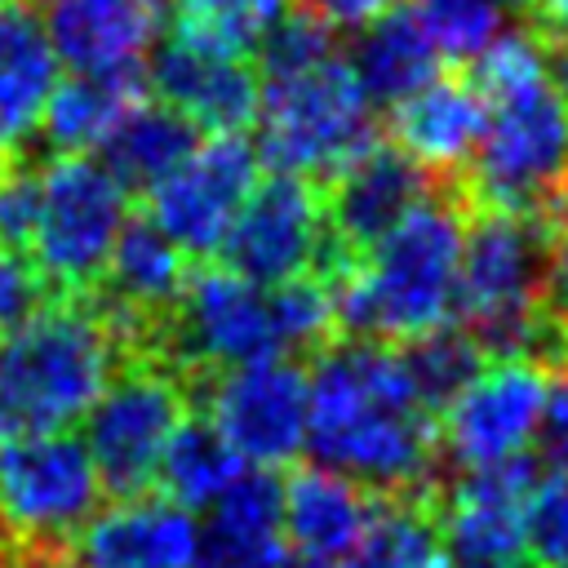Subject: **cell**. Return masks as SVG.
<instances>
[{"instance_id":"6da1fadb","label":"cell","mask_w":568,"mask_h":568,"mask_svg":"<svg viewBox=\"0 0 568 568\" xmlns=\"http://www.w3.org/2000/svg\"><path fill=\"white\" fill-rule=\"evenodd\" d=\"M306 448L315 466L373 497H435L439 422L417 408L399 346L333 337L306 373Z\"/></svg>"},{"instance_id":"7a4b0ae2","label":"cell","mask_w":568,"mask_h":568,"mask_svg":"<svg viewBox=\"0 0 568 568\" xmlns=\"http://www.w3.org/2000/svg\"><path fill=\"white\" fill-rule=\"evenodd\" d=\"M466 200L457 178L435 182L373 248L333 262L320 280L333 297L337 337L408 342L453 315Z\"/></svg>"},{"instance_id":"3957f363","label":"cell","mask_w":568,"mask_h":568,"mask_svg":"<svg viewBox=\"0 0 568 568\" xmlns=\"http://www.w3.org/2000/svg\"><path fill=\"white\" fill-rule=\"evenodd\" d=\"M479 98L484 129L457 178L466 213L501 209L541 217L559 231V200L568 186V106L555 75Z\"/></svg>"},{"instance_id":"277c9868","label":"cell","mask_w":568,"mask_h":568,"mask_svg":"<svg viewBox=\"0 0 568 568\" xmlns=\"http://www.w3.org/2000/svg\"><path fill=\"white\" fill-rule=\"evenodd\" d=\"M257 155L262 164L297 178H333L359 151L377 142L373 102L359 89L346 58H328L311 71L266 80L257 102Z\"/></svg>"},{"instance_id":"5b68a950","label":"cell","mask_w":568,"mask_h":568,"mask_svg":"<svg viewBox=\"0 0 568 568\" xmlns=\"http://www.w3.org/2000/svg\"><path fill=\"white\" fill-rule=\"evenodd\" d=\"M102 479L71 430L0 444V532L13 555H67L102 510Z\"/></svg>"},{"instance_id":"8992f818","label":"cell","mask_w":568,"mask_h":568,"mask_svg":"<svg viewBox=\"0 0 568 568\" xmlns=\"http://www.w3.org/2000/svg\"><path fill=\"white\" fill-rule=\"evenodd\" d=\"M129 217V195L120 182L89 160L53 155L40 169V222L31 240V266L53 297H80L102 280L111 244Z\"/></svg>"},{"instance_id":"52a82bcc","label":"cell","mask_w":568,"mask_h":568,"mask_svg":"<svg viewBox=\"0 0 568 568\" xmlns=\"http://www.w3.org/2000/svg\"><path fill=\"white\" fill-rule=\"evenodd\" d=\"M186 386L182 373L164 359H124L102 395L89 404L84 422V448L102 479V488L120 497H138L155 484L160 453L178 422L186 417Z\"/></svg>"},{"instance_id":"ba28073f","label":"cell","mask_w":568,"mask_h":568,"mask_svg":"<svg viewBox=\"0 0 568 568\" xmlns=\"http://www.w3.org/2000/svg\"><path fill=\"white\" fill-rule=\"evenodd\" d=\"M275 355L280 351L266 315V293L222 262H200L186 271V284L169 306L151 351V359H164L182 377L226 373Z\"/></svg>"},{"instance_id":"9c48e42d","label":"cell","mask_w":568,"mask_h":568,"mask_svg":"<svg viewBox=\"0 0 568 568\" xmlns=\"http://www.w3.org/2000/svg\"><path fill=\"white\" fill-rule=\"evenodd\" d=\"M186 408L204 413L248 466H288L306 448V368L302 359H257L226 373L182 377Z\"/></svg>"},{"instance_id":"30bf717a","label":"cell","mask_w":568,"mask_h":568,"mask_svg":"<svg viewBox=\"0 0 568 568\" xmlns=\"http://www.w3.org/2000/svg\"><path fill=\"white\" fill-rule=\"evenodd\" d=\"M328 253L324 191L297 173H266L244 195L217 257L226 271L257 288L284 284L293 275H315Z\"/></svg>"},{"instance_id":"8fae6325","label":"cell","mask_w":568,"mask_h":568,"mask_svg":"<svg viewBox=\"0 0 568 568\" xmlns=\"http://www.w3.org/2000/svg\"><path fill=\"white\" fill-rule=\"evenodd\" d=\"M257 178H262L257 146L244 142V133H213L160 186H151L142 195L146 217L191 262H209L222 248V240Z\"/></svg>"},{"instance_id":"7c38bea8","label":"cell","mask_w":568,"mask_h":568,"mask_svg":"<svg viewBox=\"0 0 568 568\" xmlns=\"http://www.w3.org/2000/svg\"><path fill=\"white\" fill-rule=\"evenodd\" d=\"M146 93L182 111L200 133H244L257 120L262 75L248 53L173 22L146 62Z\"/></svg>"},{"instance_id":"4fadbf2b","label":"cell","mask_w":568,"mask_h":568,"mask_svg":"<svg viewBox=\"0 0 568 568\" xmlns=\"http://www.w3.org/2000/svg\"><path fill=\"white\" fill-rule=\"evenodd\" d=\"M546 395V368L528 359H493L444 413H439V453L444 466H484L515 457L532 444Z\"/></svg>"},{"instance_id":"5bb4252c","label":"cell","mask_w":568,"mask_h":568,"mask_svg":"<svg viewBox=\"0 0 568 568\" xmlns=\"http://www.w3.org/2000/svg\"><path fill=\"white\" fill-rule=\"evenodd\" d=\"M430 173L417 169L395 142H373L346 169H337L324 186V217H328V271L342 257H359L373 248L422 195H430ZM315 271V275H320Z\"/></svg>"},{"instance_id":"9a60e30c","label":"cell","mask_w":568,"mask_h":568,"mask_svg":"<svg viewBox=\"0 0 568 568\" xmlns=\"http://www.w3.org/2000/svg\"><path fill=\"white\" fill-rule=\"evenodd\" d=\"M191 568H280L284 546V479L271 466H240V475L204 506Z\"/></svg>"},{"instance_id":"2e32d148","label":"cell","mask_w":568,"mask_h":568,"mask_svg":"<svg viewBox=\"0 0 568 568\" xmlns=\"http://www.w3.org/2000/svg\"><path fill=\"white\" fill-rule=\"evenodd\" d=\"M195 519L164 493L120 497L102 506L75 541L84 568H191L195 564Z\"/></svg>"},{"instance_id":"e0dca14e","label":"cell","mask_w":568,"mask_h":568,"mask_svg":"<svg viewBox=\"0 0 568 568\" xmlns=\"http://www.w3.org/2000/svg\"><path fill=\"white\" fill-rule=\"evenodd\" d=\"M164 9L169 0H44L40 22L71 71H120L142 67Z\"/></svg>"},{"instance_id":"ac0fdd59","label":"cell","mask_w":568,"mask_h":568,"mask_svg":"<svg viewBox=\"0 0 568 568\" xmlns=\"http://www.w3.org/2000/svg\"><path fill=\"white\" fill-rule=\"evenodd\" d=\"M484 129V98L466 75H430L390 106V142L430 173V182L462 178Z\"/></svg>"},{"instance_id":"d6986e66","label":"cell","mask_w":568,"mask_h":568,"mask_svg":"<svg viewBox=\"0 0 568 568\" xmlns=\"http://www.w3.org/2000/svg\"><path fill=\"white\" fill-rule=\"evenodd\" d=\"M368 515L373 493L337 470L302 466L284 479V546L297 550L302 564L346 559L359 546Z\"/></svg>"},{"instance_id":"ffe728a7","label":"cell","mask_w":568,"mask_h":568,"mask_svg":"<svg viewBox=\"0 0 568 568\" xmlns=\"http://www.w3.org/2000/svg\"><path fill=\"white\" fill-rule=\"evenodd\" d=\"M53 84L58 53L44 36L40 9L31 0L0 4V160L22 155Z\"/></svg>"},{"instance_id":"44dd1931","label":"cell","mask_w":568,"mask_h":568,"mask_svg":"<svg viewBox=\"0 0 568 568\" xmlns=\"http://www.w3.org/2000/svg\"><path fill=\"white\" fill-rule=\"evenodd\" d=\"M346 62H351L359 89L368 93V102L390 111L413 89H422L430 75H439L444 58H439L435 40L426 36L417 9L399 0L386 13H377L373 22L359 27Z\"/></svg>"},{"instance_id":"7402d4cb","label":"cell","mask_w":568,"mask_h":568,"mask_svg":"<svg viewBox=\"0 0 568 568\" xmlns=\"http://www.w3.org/2000/svg\"><path fill=\"white\" fill-rule=\"evenodd\" d=\"M195 146L200 129L182 111L146 98L133 102L98 142L102 169L120 182L124 195H146L151 186H160Z\"/></svg>"},{"instance_id":"603a6c76","label":"cell","mask_w":568,"mask_h":568,"mask_svg":"<svg viewBox=\"0 0 568 568\" xmlns=\"http://www.w3.org/2000/svg\"><path fill=\"white\" fill-rule=\"evenodd\" d=\"M142 98H146V62L120 71H71L49 89V102L40 111V133L53 155L89 151Z\"/></svg>"},{"instance_id":"cb8c5ba5","label":"cell","mask_w":568,"mask_h":568,"mask_svg":"<svg viewBox=\"0 0 568 568\" xmlns=\"http://www.w3.org/2000/svg\"><path fill=\"white\" fill-rule=\"evenodd\" d=\"M240 466L244 457L222 439V430L204 413H186L160 453L151 488H160L186 510H204L240 475Z\"/></svg>"},{"instance_id":"d4e9b609","label":"cell","mask_w":568,"mask_h":568,"mask_svg":"<svg viewBox=\"0 0 568 568\" xmlns=\"http://www.w3.org/2000/svg\"><path fill=\"white\" fill-rule=\"evenodd\" d=\"M351 568H444L439 519L430 497H373Z\"/></svg>"},{"instance_id":"484cf974","label":"cell","mask_w":568,"mask_h":568,"mask_svg":"<svg viewBox=\"0 0 568 568\" xmlns=\"http://www.w3.org/2000/svg\"><path fill=\"white\" fill-rule=\"evenodd\" d=\"M399 359L413 386V399L422 413H430L439 422V413L484 373V351L475 346V337L462 324H435L408 342H399Z\"/></svg>"},{"instance_id":"4316f807","label":"cell","mask_w":568,"mask_h":568,"mask_svg":"<svg viewBox=\"0 0 568 568\" xmlns=\"http://www.w3.org/2000/svg\"><path fill=\"white\" fill-rule=\"evenodd\" d=\"M266 315H271L275 351L284 359H311L337 337L333 297H328V284L320 275H293L284 284H271Z\"/></svg>"},{"instance_id":"83f0119b","label":"cell","mask_w":568,"mask_h":568,"mask_svg":"<svg viewBox=\"0 0 568 568\" xmlns=\"http://www.w3.org/2000/svg\"><path fill=\"white\" fill-rule=\"evenodd\" d=\"M333 53H337V27L324 13H315L311 4L293 0L257 36L248 58H253L262 80H284V75H297V71H311V67L328 62Z\"/></svg>"},{"instance_id":"f1b7e54d","label":"cell","mask_w":568,"mask_h":568,"mask_svg":"<svg viewBox=\"0 0 568 568\" xmlns=\"http://www.w3.org/2000/svg\"><path fill=\"white\" fill-rule=\"evenodd\" d=\"M426 36L435 40L439 58L448 62H475L506 22V9L497 0H417L413 4Z\"/></svg>"},{"instance_id":"f546056e","label":"cell","mask_w":568,"mask_h":568,"mask_svg":"<svg viewBox=\"0 0 568 568\" xmlns=\"http://www.w3.org/2000/svg\"><path fill=\"white\" fill-rule=\"evenodd\" d=\"M169 4L178 13V27L200 31L240 53H253L257 36L284 13L288 0H169Z\"/></svg>"},{"instance_id":"4dcf8cb0","label":"cell","mask_w":568,"mask_h":568,"mask_svg":"<svg viewBox=\"0 0 568 568\" xmlns=\"http://www.w3.org/2000/svg\"><path fill=\"white\" fill-rule=\"evenodd\" d=\"M524 550L532 564H568V475L537 479L524 501Z\"/></svg>"},{"instance_id":"1f68e13d","label":"cell","mask_w":568,"mask_h":568,"mask_svg":"<svg viewBox=\"0 0 568 568\" xmlns=\"http://www.w3.org/2000/svg\"><path fill=\"white\" fill-rule=\"evenodd\" d=\"M40 222V169L31 160L9 155L0 160V248L9 253H31Z\"/></svg>"},{"instance_id":"d6a6232c","label":"cell","mask_w":568,"mask_h":568,"mask_svg":"<svg viewBox=\"0 0 568 568\" xmlns=\"http://www.w3.org/2000/svg\"><path fill=\"white\" fill-rule=\"evenodd\" d=\"M53 293L44 288L40 271L31 266V257L0 248V333L18 328L27 315H36Z\"/></svg>"},{"instance_id":"836d02e7","label":"cell","mask_w":568,"mask_h":568,"mask_svg":"<svg viewBox=\"0 0 568 568\" xmlns=\"http://www.w3.org/2000/svg\"><path fill=\"white\" fill-rule=\"evenodd\" d=\"M532 439H537V462L555 466V475H568V368L546 373V395Z\"/></svg>"},{"instance_id":"e575fe53","label":"cell","mask_w":568,"mask_h":568,"mask_svg":"<svg viewBox=\"0 0 568 568\" xmlns=\"http://www.w3.org/2000/svg\"><path fill=\"white\" fill-rule=\"evenodd\" d=\"M541 311L555 324H568V231H555L546 248V271H541Z\"/></svg>"},{"instance_id":"d590c367","label":"cell","mask_w":568,"mask_h":568,"mask_svg":"<svg viewBox=\"0 0 568 568\" xmlns=\"http://www.w3.org/2000/svg\"><path fill=\"white\" fill-rule=\"evenodd\" d=\"M302 4H311L315 13H324L333 27H364V22H373L377 13H386L399 0H302Z\"/></svg>"},{"instance_id":"8d00e7d4","label":"cell","mask_w":568,"mask_h":568,"mask_svg":"<svg viewBox=\"0 0 568 568\" xmlns=\"http://www.w3.org/2000/svg\"><path fill=\"white\" fill-rule=\"evenodd\" d=\"M528 18H537L555 40H568V0H541L537 13H528Z\"/></svg>"},{"instance_id":"74e56055","label":"cell","mask_w":568,"mask_h":568,"mask_svg":"<svg viewBox=\"0 0 568 568\" xmlns=\"http://www.w3.org/2000/svg\"><path fill=\"white\" fill-rule=\"evenodd\" d=\"M13 559H18V568H84L75 559V550H67V555H13Z\"/></svg>"},{"instance_id":"f35d334b","label":"cell","mask_w":568,"mask_h":568,"mask_svg":"<svg viewBox=\"0 0 568 568\" xmlns=\"http://www.w3.org/2000/svg\"><path fill=\"white\" fill-rule=\"evenodd\" d=\"M555 84H559L564 106H568V40H559V53H555Z\"/></svg>"},{"instance_id":"ab89813d","label":"cell","mask_w":568,"mask_h":568,"mask_svg":"<svg viewBox=\"0 0 568 568\" xmlns=\"http://www.w3.org/2000/svg\"><path fill=\"white\" fill-rule=\"evenodd\" d=\"M497 4H501V9H519V13L528 18V13H537V4H541V0H497Z\"/></svg>"},{"instance_id":"60d3db41","label":"cell","mask_w":568,"mask_h":568,"mask_svg":"<svg viewBox=\"0 0 568 568\" xmlns=\"http://www.w3.org/2000/svg\"><path fill=\"white\" fill-rule=\"evenodd\" d=\"M0 568H18V559H13V546L0 537Z\"/></svg>"},{"instance_id":"b9f144b4","label":"cell","mask_w":568,"mask_h":568,"mask_svg":"<svg viewBox=\"0 0 568 568\" xmlns=\"http://www.w3.org/2000/svg\"><path fill=\"white\" fill-rule=\"evenodd\" d=\"M559 231H568V186H564V200H559Z\"/></svg>"},{"instance_id":"7bdbcfd3","label":"cell","mask_w":568,"mask_h":568,"mask_svg":"<svg viewBox=\"0 0 568 568\" xmlns=\"http://www.w3.org/2000/svg\"><path fill=\"white\" fill-rule=\"evenodd\" d=\"M302 568H351V559H333V564H302Z\"/></svg>"},{"instance_id":"ee69618b","label":"cell","mask_w":568,"mask_h":568,"mask_svg":"<svg viewBox=\"0 0 568 568\" xmlns=\"http://www.w3.org/2000/svg\"><path fill=\"white\" fill-rule=\"evenodd\" d=\"M280 568H297V564H293V559H284V564H280Z\"/></svg>"},{"instance_id":"f6af8a7d","label":"cell","mask_w":568,"mask_h":568,"mask_svg":"<svg viewBox=\"0 0 568 568\" xmlns=\"http://www.w3.org/2000/svg\"><path fill=\"white\" fill-rule=\"evenodd\" d=\"M550 568H568V564H550Z\"/></svg>"},{"instance_id":"bcb514c9","label":"cell","mask_w":568,"mask_h":568,"mask_svg":"<svg viewBox=\"0 0 568 568\" xmlns=\"http://www.w3.org/2000/svg\"><path fill=\"white\" fill-rule=\"evenodd\" d=\"M0 4H9V0H0Z\"/></svg>"},{"instance_id":"7dc6e473","label":"cell","mask_w":568,"mask_h":568,"mask_svg":"<svg viewBox=\"0 0 568 568\" xmlns=\"http://www.w3.org/2000/svg\"><path fill=\"white\" fill-rule=\"evenodd\" d=\"M564 333H568V324H564Z\"/></svg>"}]
</instances>
